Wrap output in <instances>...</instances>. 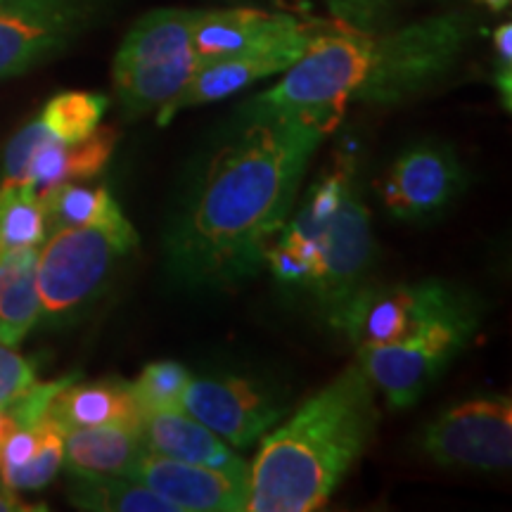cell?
Masks as SVG:
<instances>
[{
	"label": "cell",
	"instance_id": "cell-24",
	"mask_svg": "<svg viewBox=\"0 0 512 512\" xmlns=\"http://www.w3.org/2000/svg\"><path fill=\"white\" fill-rule=\"evenodd\" d=\"M117 202L112 192L100 185V188H88L79 183H60L41 197L43 216H46V233H55L62 228L86 226V223L98 221L112 204ZM46 235V238H48Z\"/></svg>",
	"mask_w": 512,
	"mask_h": 512
},
{
	"label": "cell",
	"instance_id": "cell-1",
	"mask_svg": "<svg viewBox=\"0 0 512 512\" xmlns=\"http://www.w3.org/2000/svg\"><path fill=\"white\" fill-rule=\"evenodd\" d=\"M325 133L290 114H242L240 131L209 157L166 228L171 275L192 287H228L259 271Z\"/></svg>",
	"mask_w": 512,
	"mask_h": 512
},
{
	"label": "cell",
	"instance_id": "cell-3",
	"mask_svg": "<svg viewBox=\"0 0 512 512\" xmlns=\"http://www.w3.org/2000/svg\"><path fill=\"white\" fill-rule=\"evenodd\" d=\"M136 245V228L117 202L98 221L50 233L38 247L36 266L41 320L64 323L86 309Z\"/></svg>",
	"mask_w": 512,
	"mask_h": 512
},
{
	"label": "cell",
	"instance_id": "cell-28",
	"mask_svg": "<svg viewBox=\"0 0 512 512\" xmlns=\"http://www.w3.org/2000/svg\"><path fill=\"white\" fill-rule=\"evenodd\" d=\"M50 136L48 131L43 128L38 117L34 121H29L27 126H22L19 131L12 136V140L5 147V157H3V171L5 178L3 183H24L27 181V171H29V162L34 157L36 147L41 143H46Z\"/></svg>",
	"mask_w": 512,
	"mask_h": 512
},
{
	"label": "cell",
	"instance_id": "cell-6",
	"mask_svg": "<svg viewBox=\"0 0 512 512\" xmlns=\"http://www.w3.org/2000/svg\"><path fill=\"white\" fill-rule=\"evenodd\" d=\"M470 311H479L475 299L441 280L392 287L368 283L330 318V325L358 351L401 342L437 320Z\"/></svg>",
	"mask_w": 512,
	"mask_h": 512
},
{
	"label": "cell",
	"instance_id": "cell-10",
	"mask_svg": "<svg viewBox=\"0 0 512 512\" xmlns=\"http://www.w3.org/2000/svg\"><path fill=\"white\" fill-rule=\"evenodd\" d=\"M420 446L441 467L505 470L512 463L510 396H477L446 408L425 425Z\"/></svg>",
	"mask_w": 512,
	"mask_h": 512
},
{
	"label": "cell",
	"instance_id": "cell-18",
	"mask_svg": "<svg viewBox=\"0 0 512 512\" xmlns=\"http://www.w3.org/2000/svg\"><path fill=\"white\" fill-rule=\"evenodd\" d=\"M48 418L57 427L124 425L140 430L143 408L133 394L131 382H69L50 403Z\"/></svg>",
	"mask_w": 512,
	"mask_h": 512
},
{
	"label": "cell",
	"instance_id": "cell-8",
	"mask_svg": "<svg viewBox=\"0 0 512 512\" xmlns=\"http://www.w3.org/2000/svg\"><path fill=\"white\" fill-rule=\"evenodd\" d=\"M112 0H0V83L62 55Z\"/></svg>",
	"mask_w": 512,
	"mask_h": 512
},
{
	"label": "cell",
	"instance_id": "cell-20",
	"mask_svg": "<svg viewBox=\"0 0 512 512\" xmlns=\"http://www.w3.org/2000/svg\"><path fill=\"white\" fill-rule=\"evenodd\" d=\"M38 247L12 249L0 256V344L19 347L41 320Z\"/></svg>",
	"mask_w": 512,
	"mask_h": 512
},
{
	"label": "cell",
	"instance_id": "cell-30",
	"mask_svg": "<svg viewBox=\"0 0 512 512\" xmlns=\"http://www.w3.org/2000/svg\"><path fill=\"white\" fill-rule=\"evenodd\" d=\"M494 53H496V88L501 95L505 110L512 107V27L510 22L501 24L494 31Z\"/></svg>",
	"mask_w": 512,
	"mask_h": 512
},
{
	"label": "cell",
	"instance_id": "cell-26",
	"mask_svg": "<svg viewBox=\"0 0 512 512\" xmlns=\"http://www.w3.org/2000/svg\"><path fill=\"white\" fill-rule=\"evenodd\" d=\"M190 377V370L181 363L157 361L131 382V389L143 411H183V392Z\"/></svg>",
	"mask_w": 512,
	"mask_h": 512
},
{
	"label": "cell",
	"instance_id": "cell-27",
	"mask_svg": "<svg viewBox=\"0 0 512 512\" xmlns=\"http://www.w3.org/2000/svg\"><path fill=\"white\" fill-rule=\"evenodd\" d=\"M76 377H62V380L53 382H34L24 394H19L15 401H10L8 406H3L5 411L12 415L17 427H36L38 422L48 415L50 403L57 394L67 387L69 382H74Z\"/></svg>",
	"mask_w": 512,
	"mask_h": 512
},
{
	"label": "cell",
	"instance_id": "cell-29",
	"mask_svg": "<svg viewBox=\"0 0 512 512\" xmlns=\"http://www.w3.org/2000/svg\"><path fill=\"white\" fill-rule=\"evenodd\" d=\"M36 382V363L0 344V408L15 401Z\"/></svg>",
	"mask_w": 512,
	"mask_h": 512
},
{
	"label": "cell",
	"instance_id": "cell-13",
	"mask_svg": "<svg viewBox=\"0 0 512 512\" xmlns=\"http://www.w3.org/2000/svg\"><path fill=\"white\" fill-rule=\"evenodd\" d=\"M126 477L145 484L178 512H245L249 505V479L162 456L147 446L140 448Z\"/></svg>",
	"mask_w": 512,
	"mask_h": 512
},
{
	"label": "cell",
	"instance_id": "cell-32",
	"mask_svg": "<svg viewBox=\"0 0 512 512\" xmlns=\"http://www.w3.org/2000/svg\"><path fill=\"white\" fill-rule=\"evenodd\" d=\"M17 430L15 420H12V415L5 411V408H0V448H3L5 441L10 439V434Z\"/></svg>",
	"mask_w": 512,
	"mask_h": 512
},
{
	"label": "cell",
	"instance_id": "cell-19",
	"mask_svg": "<svg viewBox=\"0 0 512 512\" xmlns=\"http://www.w3.org/2000/svg\"><path fill=\"white\" fill-rule=\"evenodd\" d=\"M60 432L64 441V465L72 475L126 477L128 467L145 446L138 427H60Z\"/></svg>",
	"mask_w": 512,
	"mask_h": 512
},
{
	"label": "cell",
	"instance_id": "cell-4",
	"mask_svg": "<svg viewBox=\"0 0 512 512\" xmlns=\"http://www.w3.org/2000/svg\"><path fill=\"white\" fill-rule=\"evenodd\" d=\"M200 10L162 8L128 29L114 55L112 83L128 117L159 112L178 98L200 67L192 48Z\"/></svg>",
	"mask_w": 512,
	"mask_h": 512
},
{
	"label": "cell",
	"instance_id": "cell-33",
	"mask_svg": "<svg viewBox=\"0 0 512 512\" xmlns=\"http://www.w3.org/2000/svg\"><path fill=\"white\" fill-rule=\"evenodd\" d=\"M479 3H484L486 8L494 10V12H501L510 5V0H479Z\"/></svg>",
	"mask_w": 512,
	"mask_h": 512
},
{
	"label": "cell",
	"instance_id": "cell-11",
	"mask_svg": "<svg viewBox=\"0 0 512 512\" xmlns=\"http://www.w3.org/2000/svg\"><path fill=\"white\" fill-rule=\"evenodd\" d=\"M183 411L207 425L230 446L247 448L287 413L278 389L242 375L190 377Z\"/></svg>",
	"mask_w": 512,
	"mask_h": 512
},
{
	"label": "cell",
	"instance_id": "cell-7",
	"mask_svg": "<svg viewBox=\"0 0 512 512\" xmlns=\"http://www.w3.org/2000/svg\"><path fill=\"white\" fill-rule=\"evenodd\" d=\"M477 325L479 311L437 320L401 342L358 349V366L389 406L403 411L439 380L453 358L467 347Z\"/></svg>",
	"mask_w": 512,
	"mask_h": 512
},
{
	"label": "cell",
	"instance_id": "cell-14",
	"mask_svg": "<svg viewBox=\"0 0 512 512\" xmlns=\"http://www.w3.org/2000/svg\"><path fill=\"white\" fill-rule=\"evenodd\" d=\"M463 188V169L451 147L420 143L403 150L382 183V200L396 219L425 221L446 209Z\"/></svg>",
	"mask_w": 512,
	"mask_h": 512
},
{
	"label": "cell",
	"instance_id": "cell-23",
	"mask_svg": "<svg viewBox=\"0 0 512 512\" xmlns=\"http://www.w3.org/2000/svg\"><path fill=\"white\" fill-rule=\"evenodd\" d=\"M110 100L100 93L64 91L57 93L43 105L38 121L48 131V136L60 143H76L88 138L105 117Z\"/></svg>",
	"mask_w": 512,
	"mask_h": 512
},
{
	"label": "cell",
	"instance_id": "cell-22",
	"mask_svg": "<svg viewBox=\"0 0 512 512\" xmlns=\"http://www.w3.org/2000/svg\"><path fill=\"white\" fill-rule=\"evenodd\" d=\"M41 197L29 183L0 185V256L12 249L41 247L46 240Z\"/></svg>",
	"mask_w": 512,
	"mask_h": 512
},
{
	"label": "cell",
	"instance_id": "cell-12",
	"mask_svg": "<svg viewBox=\"0 0 512 512\" xmlns=\"http://www.w3.org/2000/svg\"><path fill=\"white\" fill-rule=\"evenodd\" d=\"M323 29V24L306 22L299 31L278 38L273 43H264V46L242 50V53L200 62L197 72L192 74L188 86L178 93V98L171 100L164 110H159V126H166L176 114L190 110V107H202L209 105V102L226 100L230 95L254 86V83L271 79L275 74H283L285 69H290L306 53L313 38Z\"/></svg>",
	"mask_w": 512,
	"mask_h": 512
},
{
	"label": "cell",
	"instance_id": "cell-16",
	"mask_svg": "<svg viewBox=\"0 0 512 512\" xmlns=\"http://www.w3.org/2000/svg\"><path fill=\"white\" fill-rule=\"evenodd\" d=\"M143 444L162 456L207 465L249 479V465L207 425L185 411H143Z\"/></svg>",
	"mask_w": 512,
	"mask_h": 512
},
{
	"label": "cell",
	"instance_id": "cell-9",
	"mask_svg": "<svg viewBox=\"0 0 512 512\" xmlns=\"http://www.w3.org/2000/svg\"><path fill=\"white\" fill-rule=\"evenodd\" d=\"M292 221L316 233L318 266L306 292L313 294L320 309L332 318L368 285L370 266L375 261L368 207L351 183L339 207L325 221H309L299 214Z\"/></svg>",
	"mask_w": 512,
	"mask_h": 512
},
{
	"label": "cell",
	"instance_id": "cell-2",
	"mask_svg": "<svg viewBox=\"0 0 512 512\" xmlns=\"http://www.w3.org/2000/svg\"><path fill=\"white\" fill-rule=\"evenodd\" d=\"M375 427V387L356 363L264 439L249 467L247 510H320L366 453Z\"/></svg>",
	"mask_w": 512,
	"mask_h": 512
},
{
	"label": "cell",
	"instance_id": "cell-25",
	"mask_svg": "<svg viewBox=\"0 0 512 512\" xmlns=\"http://www.w3.org/2000/svg\"><path fill=\"white\" fill-rule=\"evenodd\" d=\"M64 465V441L60 427L53 420H41V441H38L36 453L27 463L15 467V470L0 472V479L15 491H36L48 486L57 477Z\"/></svg>",
	"mask_w": 512,
	"mask_h": 512
},
{
	"label": "cell",
	"instance_id": "cell-21",
	"mask_svg": "<svg viewBox=\"0 0 512 512\" xmlns=\"http://www.w3.org/2000/svg\"><path fill=\"white\" fill-rule=\"evenodd\" d=\"M67 498L88 512H178L145 484L114 475H72Z\"/></svg>",
	"mask_w": 512,
	"mask_h": 512
},
{
	"label": "cell",
	"instance_id": "cell-31",
	"mask_svg": "<svg viewBox=\"0 0 512 512\" xmlns=\"http://www.w3.org/2000/svg\"><path fill=\"white\" fill-rule=\"evenodd\" d=\"M31 510H46L43 505H27L17 496L15 489L0 479V512H31Z\"/></svg>",
	"mask_w": 512,
	"mask_h": 512
},
{
	"label": "cell",
	"instance_id": "cell-15",
	"mask_svg": "<svg viewBox=\"0 0 512 512\" xmlns=\"http://www.w3.org/2000/svg\"><path fill=\"white\" fill-rule=\"evenodd\" d=\"M304 24L306 22L290 12L259 8L200 10L195 31H192V48L200 62H207L273 43L299 31Z\"/></svg>",
	"mask_w": 512,
	"mask_h": 512
},
{
	"label": "cell",
	"instance_id": "cell-5",
	"mask_svg": "<svg viewBox=\"0 0 512 512\" xmlns=\"http://www.w3.org/2000/svg\"><path fill=\"white\" fill-rule=\"evenodd\" d=\"M470 31V19L448 12L387 34H373L368 76L356 102L399 105L427 91L456 67Z\"/></svg>",
	"mask_w": 512,
	"mask_h": 512
},
{
	"label": "cell",
	"instance_id": "cell-17",
	"mask_svg": "<svg viewBox=\"0 0 512 512\" xmlns=\"http://www.w3.org/2000/svg\"><path fill=\"white\" fill-rule=\"evenodd\" d=\"M119 143V131L110 126H98L88 138L76 143H60L48 138L36 147L29 162L27 181L38 197L46 195L60 183L88 181L100 176L114 155Z\"/></svg>",
	"mask_w": 512,
	"mask_h": 512
}]
</instances>
